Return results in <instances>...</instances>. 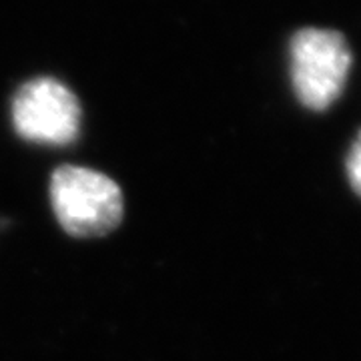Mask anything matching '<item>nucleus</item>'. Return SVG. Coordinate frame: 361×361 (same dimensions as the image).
<instances>
[{
  "mask_svg": "<svg viewBox=\"0 0 361 361\" xmlns=\"http://www.w3.org/2000/svg\"><path fill=\"white\" fill-rule=\"evenodd\" d=\"M51 203L73 237H103L123 219V193L115 180L92 169L65 165L52 173Z\"/></svg>",
  "mask_w": 361,
  "mask_h": 361,
  "instance_id": "f257e3e1",
  "label": "nucleus"
},
{
  "mask_svg": "<svg viewBox=\"0 0 361 361\" xmlns=\"http://www.w3.org/2000/svg\"><path fill=\"white\" fill-rule=\"evenodd\" d=\"M351 52L341 35L323 28L299 30L291 40V78L299 101L313 111L336 103L345 87Z\"/></svg>",
  "mask_w": 361,
  "mask_h": 361,
  "instance_id": "f03ea898",
  "label": "nucleus"
},
{
  "mask_svg": "<svg viewBox=\"0 0 361 361\" xmlns=\"http://www.w3.org/2000/svg\"><path fill=\"white\" fill-rule=\"evenodd\" d=\"M13 123L26 141L63 147L77 139L80 104L54 78H37L23 85L13 101Z\"/></svg>",
  "mask_w": 361,
  "mask_h": 361,
  "instance_id": "7ed1b4c3",
  "label": "nucleus"
},
{
  "mask_svg": "<svg viewBox=\"0 0 361 361\" xmlns=\"http://www.w3.org/2000/svg\"><path fill=\"white\" fill-rule=\"evenodd\" d=\"M348 175L353 189L361 195V135L351 147L348 157Z\"/></svg>",
  "mask_w": 361,
  "mask_h": 361,
  "instance_id": "20e7f679",
  "label": "nucleus"
}]
</instances>
